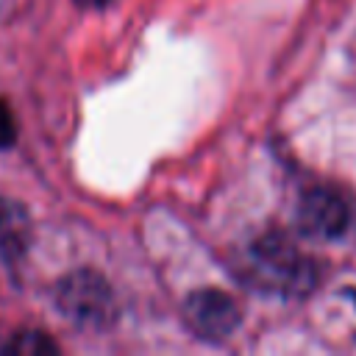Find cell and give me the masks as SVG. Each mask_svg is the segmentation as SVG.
I'll return each instance as SVG.
<instances>
[{
	"label": "cell",
	"instance_id": "3957f363",
	"mask_svg": "<svg viewBox=\"0 0 356 356\" xmlns=\"http://www.w3.org/2000/svg\"><path fill=\"white\" fill-rule=\"evenodd\" d=\"M345 222H348V209L337 192L317 186L303 195L298 206V225L303 234L317 236V239H331L342 234Z\"/></svg>",
	"mask_w": 356,
	"mask_h": 356
},
{
	"label": "cell",
	"instance_id": "52a82bcc",
	"mask_svg": "<svg viewBox=\"0 0 356 356\" xmlns=\"http://www.w3.org/2000/svg\"><path fill=\"white\" fill-rule=\"evenodd\" d=\"M78 6H83V8H100V6H106L108 0H75Z\"/></svg>",
	"mask_w": 356,
	"mask_h": 356
},
{
	"label": "cell",
	"instance_id": "8992f818",
	"mask_svg": "<svg viewBox=\"0 0 356 356\" xmlns=\"http://www.w3.org/2000/svg\"><path fill=\"white\" fill-rule=\"evenodd\" d=\"M17 139V122H14V114L8 111V106L0 100V150L3 147H11Z\"/></svg>",
	"mask_w": 356,
	"mask_h": 356
},
{
	"label": "cell",
	"instance_id": "5b68a950",
	"mask_svg": "<svg viewBox=\"0 0 356 356\" xmlns=\"http://www.w3.org/2000/svg\"><path fill=\"white\" fill-rule=\"evenodd\" d=\"M3 353H17V356H39V353H58V345L42 334V331H17L6 345Z\"/></svg>",
	"mask_w": 356,
	"mask_h": 356
},
{
	"label": "cell",
	"instance_id": "6da1fadb",
	"mask_svg": "<svg viewBox=\"0 0 356 356\" xmlns=\"http://www.w3.org/2000/svg\"><path fill=\"white\" fill-rule=\"evenodd\" d=\"M56 300H58V309L64 312V317L75 320L78 325L97 328L111 320V289L106 286V281L100 275H95L89 270L67 275L58 284Z\"/></svg>",
	"mask_w": 356,
	"mask_h": 356
},
{
	"label": "cell",
	"instance_id": "277c9868",
	"mask_svg": "<svg viewBox=\"0 0 356 356\" xmlns=\"http://www.w3.org/2000/svg\"><path fill=\"white\" fill-rule=\"evenodd\" d=\"M31 245V214L22 203L0 197V259L14 261Z\"/></svg>",
	"mask_w": 356,
	"mask_h": 356
},
{
	"label": "cell",
	"instance_id": "7a4b0ae2",
	"mask_svg": "<svg viewBox=\"0 0 356 356\" xmlns=\"http://www.w3.org/2000/svg\"><path fill=\"white\" fill-rule=\"evenodd\" d=\"M186 325L203 339H222L239 325L236 303L220 289H200L184 303Z\"/></svg>",
	"mask_w": 356,
	"mask_h": 356
}]
</instances>
